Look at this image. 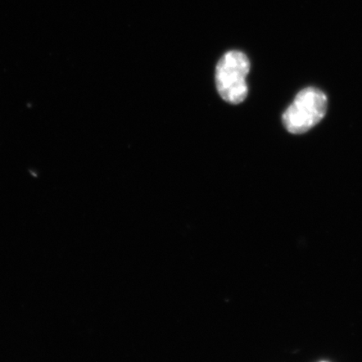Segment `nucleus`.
<instances>
[{"label": "nucleus", "instance_id": "obj_1", "mask_svg": "<svg viewBox=\"0 0 362 362\" xmlns=\"http://www.w3.org/2000/svg\"><path fill=\"white\" fill-rule=\"evenodd\" d=\"M328 100L322 90L307 88L298 93L283 115V123L289 133H306L324 119Z\"/></svg>", "mask_w": 362, "mask_h": 362}, {"label": "nucleus", "instance_id": "obj_2", "mask_svg": "<svg viewBox=\"0 0 362 362\" xmlns=\"http://www.w3.org/2000/svg\"><path fill=\"white\" fill-rule=\"evenodd\" d=\"M249 71L250 62L241 52H229L221 58L216 69V84L220 96L226 102L239 104L245 100Z\"/></svg>", "mask_w": 362, "mask_h": 362}]
</instances>
